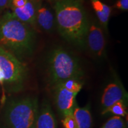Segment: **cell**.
Here are the masks:
<instances>
[{
	"instance_id": "obj_1",
	"label": "cell",
	"mask_w": 128,
	"mask_h": 128,
	"mask_svg": "<svg viewBox=\"0 0 128 128\" xmlns=\"http://www.w3.org/2000/svg\"><path fill=\"white\" fill-rule=\"evenodd\" d=\"M56 29L69 44L86 49L85 39L90 20L82 0H58L53 5Z\"/></svg>"
},
{
	"instance_id": "obj_2",
	"label": "cell",
	"mask_w": 128,
	"mask_h": 128,
	"mask_svg": "<svg viewBox=\"0 0 128 128\" xmlns=\"http://www.w3.org/2000/svg\"><path fill=\"white\" fill-rule=\"evenodd\" d=\"M34 28L19 20L11 12L0 18V45L22 60L32 56L36 47Z\"/></svg>"
},
{
	"instance_id": "obj_3",
	"label": "cell",
	"mask_w": 128,
	"mask_h": 128,
	"mask_svg": "<svg viewBox=\"0 0 128 128\" xmlns=\"http://www.w3.org/2000/svg\"><path fill=\"white\" fill-rule=\"evenodd\" d=\"M47 62L49 81L52 87L68 79H83L84 72L78 58L61 46L53 48Z\"/></svg>"
},
{
	"instance_id": "obj_4",
	"label": "cell",
	"mask_w": 128,
	"mask_h": 128,
	"mask_svg": "<svg viewBox=\"0 0 128 128\" xmlns=\"http://www.w3.org/2000/svg\"><path fill=\"white\" fill-rule=\"evenodd\" d=\"M39 112L38 98L25 97L9 103L6 119L11 128H36Z\"/></svg>"
},
{
	"instance_id": "obj_5",
	"label": "cell",
	"mask_w": 128,
	"mask_h": 128,
	"mask_svg": "<svg viewBox=\"0 0 128 128\" xmlns=\"http://www.w3.org/2000/svg\"><path fill=\"white\" fill-rule=\"evenodd\" d=\"M0 68L4 74V82L10 86L12 91L18 92L23 88L28 76L26 66L13 54L1 45Z\"/></svg>"
},
{
	"instance_id": "obj_6",
	"label": "cell",
	"mask_w": 128,
	"mask_h": 128,
	"mask_svg": "<svg viewBox=\"0 0 128 128\" xmlns=\"http://www.w3.org/2000/svg\"><path fill=\"white\" fill-rule=\"evenodd\" d=\"M104 31L96 20H90L85 39L86 48L98 58L106 56V42Z\"/></svg>"
},
{
	"instance_id": "obj_7",
	"label": "cell",
	"mask_w": 128,
	"mask_h": 128,
	"mask_svg": "<svg viewBox=\"0 0 128 128\" xmlns=\"http://www.w3.org/2000/svg\"><path fill=\"white\" fill-rule=\"evenodd\" d=\"M54 92V99L58 110L62 116H65L73 112L76 104V98L78 93L68 90L60 83L52 87Z\"/></svg>"
},
{
	"instance_id": "obj_8",
	"label": "cell",
	"mask_w": 128,
	"mask_h": 128,
	"mask_svg": "<svg viewBox=\"0 0 128 128\" xmlns=\"http://www.w3.org/2000/svg\"><path fill=\"white\" fill-rule=\"evenodd\" d=\"M36 24L48 33H52L56 29L54 10L44 1L36 6Z\"/></svg>"
},
{
	"instance_id": "obj_9",
	"label": "cell",
	"mask_w": 128,
	"mask_h": 128,
	"mask_svg": "<svg viewBox=\"0 0 128 128\" xmlns=\"http://www.w3.org/2000/svg\"><path fill=\"white\" fill-rule=\"evenodd\" d=\"M128 94L120 83L118 81L110 83L105 88L102 97V106L103 110L109 108L116 102L122 100L126 103Z\"/></svg>"
},
{
	"instance_id": "obj_10",
	"label": "cell",
	"mask_w": 128,
	"mask_h": 128,
	"mask_svg": "<svg viewBox=\"0 0 128 128\" xmlns=\"http://www.w3.org/2000/svg\"><path fill=\"white\" fill-rule=\"evenodd\" d=\"M12 12L19 20L36 28V7L33 2L28 0L24 6L19 8H11Z\"/></svg>"
},
{
	"instance_id": "obj_11",
	"label": "cell",
	"mask_w": 128,
	"mask_h": 128,
	"mask_svg": "<svg viewBox=\"0 0 128 128\" xmlns=\"http://www.w3.org/2000/svg\"><path fill=\"white\" fill-rule=\"evenodd\" d=\"M36 128H56V121L52 108L48 101L41 105L36 122Z\"/></svg>"
},
{
	"instance_id": "obj_12",
	"label": "cell",
	"mask_w": 128,
	"mask_h": 128,
	"mask_svg": "<svg viewBox=\"0 0 128 128\" xmlns=\"http://www.w3.org/2000/svg\"><path fill=\"white\" fill-rule=\"evenodd\" d=\"M97 18V22L106 33L108 32V23L111 16L112 7L100 0H90Z\"/></svg>"
},
{
	"instance_id": "obj_13",
	"label": "cell",
	"mask_w": 128,
	"mask_h": 128,
	"mask_svg": "<svg viewBox=\"0 0 128 128\" xmlns=\"http://www.w3.org/2000/svg\"><path fill=\"white\" fill-rule=\"evenodd\" d=\"M73 114L76 119L78 128H91L92 125V117L90 111V105L84 108H80L75 105Z\"/></svg>"
},
{
	"instance_id": "obj_14",
	"label": "cell",
	"mask_w": 128,
	"mask_h": 128,
	"mask_svg": "<svg viewBox=\"0 0 128 128\" xmlns=\"http://www.w3.org/2000/svg\"><path fill=\"white\" fill-rule=\"evenodd\" d=\"M126 103L124 101L120 100L116 102L109 108H106L102 112V114H105L106 113H112V114L119 116L120 117H124L127 115V112L126 111Z\"/></svg>"
},
{
	"instance_id": "obj_15",
	"label": "cell",
	"mask_w": 128,
	"mask_h": 128,
	"mask_svg": "<svg viewBox=\"0 0 128 128\" xmlns=\"http://www.w3.org/2000/svg\"><path fill=\"white\" fill-rule=\"evenodd\" d=\"M83 79L71 78L60 82L64 87L71 92L78 93L83 86Z\"/></svg>"
},
{
	"instance_id": "obj_16",
	"label": "cell",
	"mask_w": 128,
	"mask_h": 128,
	"mask_svg": "<svg viewBox=\"0 0 128 128\" xmlns=\"http://www.w3.org/2000/svg\"><path fill=\"white\" fill-rule=\"evenodd\" d=\"M102 128H126V126L120 116H114L110 118Z\"/></svg>"
},
{
	"instance_id": "obj_17",
	"label": "cell",
	"mask_w": 128,
	"mask_h": 128,
	"mask_svg": "<svg viewBox=\"0 0 128 128\" xmlns=\"http://www.w3.org/2000/svg\"><path fill=\"white\" fill-rule=\"evenodd\" d=\"M62 124L64 128H78L73 112L64 116L63 119L62 120Z\"/></svg>"
},
{
	"instance_id": "obj_18",
	"label": "cell",
	"mask_w": 128,
	"mask_h": 128,
	"mask_svg": "<svg viewBox=\"0 0 128 128\" xmlns=\"http://www.w3.org/2000/svg\"><path fill=\"white\" fill-rule=\"evenodd\" d=\"M115 8L124 12L128 10V0H118L114 4Z\"/></svg>"
},
{
	"instance_id": "obj_19",
	"label": "cell",
	"mask_w": 128,
	"mask_h": 128,
	"mask_svg": "<svg viewBox=\"0 0 128 128\" xmlns=\"http://www.w3.org/2000/svg\"><path fill=\"white\" fill-rule=\"evenodd\" d=\"M10 1V0H0V12L9 7Z\"/></svg>"
},
{
	"instance_id": "obj_20",
	"label": "cell",
	"mask_w": 128,
	"mask_h": 128,
	"mask_svg": "<svg viewBox=\"0 0 128 128\" xmlns=\"http://www.w3.org/2000/svg\"><path fill=\"white\" fill-rule=\"evenodd\" d=\"M30 1H31L32 2H33V4L35 6V7H36L37 5L40 4V3L42 2V1H44V0H30Z\"/></svg>"
},
{
	"instance_id": "obj_21",
	"label": "cell",
	"mask_w": 128,
	"mask_h": 128,
	"mask_svg": "<svg viewBox=\"0 0 128 128\" xmlns=\"http://www.w3.org/2000/svg\"><path fill=\"white\" fill-rule=\"evenodd\" d=\"M44 1H45L46 2H48L49 4H52L53 6V5L55 4V3L56 2V1H58V0H44Z\"/></svg>"
},
{
	"instance_id": "obj_22",
	"label": "cell",
	"mask_w": 128,
	"mask_h": 128,
	"mask_svg": "<svg viewBox=\"0 0 128 128\" xmlns=\"http://www.w3.org/2000/svg\"><path fill=\"white\" fill-rule=\"evenodd\" d=\"M0 70H1V68H0Z\"/></svg>"
}]
</instances>
